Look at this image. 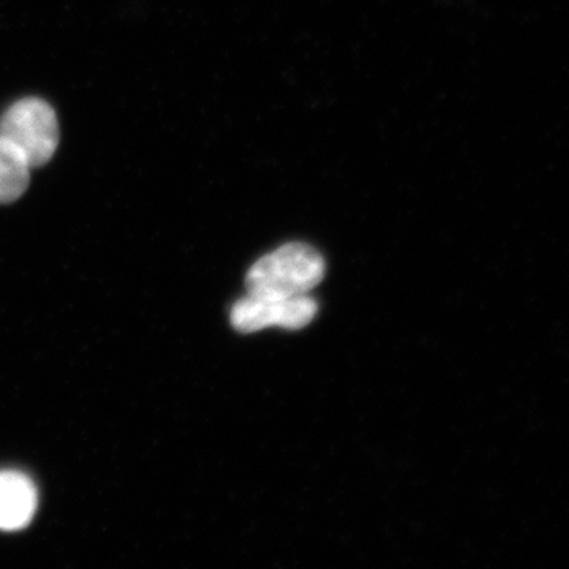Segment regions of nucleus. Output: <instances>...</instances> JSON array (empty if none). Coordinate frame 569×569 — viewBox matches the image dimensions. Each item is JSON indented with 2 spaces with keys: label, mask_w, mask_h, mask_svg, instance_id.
<instances>
[{
  "label": "nucleus",
  "mask_w": 569,
  "mask_h": 569,
  "mask_svg": "<svg viewBox=\"0 0 569 569\" xmlns=\"http://www.w3.org/2000/svg\"><path fill=\"white\" fill-rule=\"evenodd\" d=\"M323 276V257L313 247L293 242L258 260L250 268L246 284L252 296L295 298L313 290Z\"/></svg>",
  "instance_id": "nucleus-1"
},
{
  "label": "nucleus",
  "mask_w": 569,
  "mask_h": 569,
  "mask_svg": "<svg viewBox=\"0 0 569 569\" xmlns=\"http://www.w3.org/2000/svg\"><path fill=\"white\" fill-rule=\"evenodd\" d=\"M0 137L11 142L31 168L43 167L58 149V116L44 100L22 99L0 119Z\"/></svg>",
  "instance_id": "nucleus-2"
},
{
  "label": "nucleus",
  "mask_w": 569,
  "mask_h": 569,
  "mask_svg": "<svg viewBox=\"0 0 569 569\" xmlns=\"http://www.w3.org/2000/svg\"><path fill=\"white\" fill-rule=\"evenodd\" d=\"M317 302L309 296L295 298H261L247 295L231 309V325L239 332L261 331L269 326L301 329L317 316Z\"/></svg>",
  "instance_id": "nucleus-3"
},
{
  "label": "nucleus",
  "mask_w": 569,
  "mask_h": 569,
  "mask_svg": "<svg viewBox=\"0 0 569 569\" xmlns=\"http://www.w3.org/2000/svg\"><path fill=\"white\" fill-rule=\"evenodd\" d=\"M39 496L36 486L18 471H0V530L28 527L36 516Z\"/></svg>",
  "instance_id": "nucleus-4"
},
{
  "label": "nucleus",
  "mask_w": 569,
  "mask_h": 569,
  "mask_svg": "<svg viewBox=\"0 0 569 569\" xmlns=\"http://www.w3.org/2000/svg\"><path fill=\"white\" fill-rule=\"evenodd\" d=\"M31 164L11 142L0 137V203H13L28 190Z\"/></svg>",
  "instance_id": "nucleus-5"
}]
</instances>
